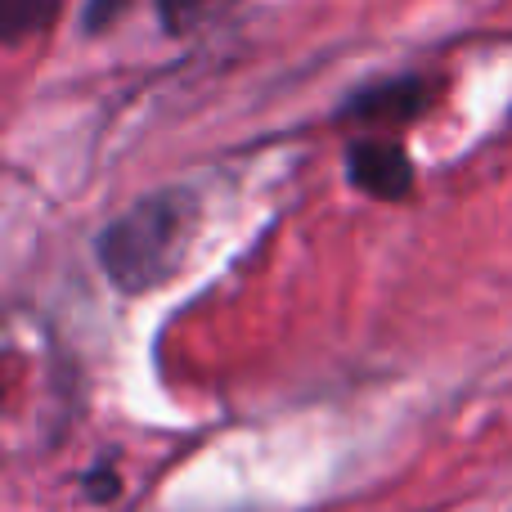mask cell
Instances as JSON below:
<instances>
[{
  "mask_svg": "<svg viewBox=\"0 0 512 512\" xmlns=\"http://www.w3.org/2000/svg\"><path fill=\"white\" fill-rule=\"evenodd\" d=\"M194 230L198 198L180 185L158 189V194H144L140 203H131L95 234V261L117 292L140 297V292L162 288L185 265Z\"/></svg>",
  "mask_w": 512,
  "mask_h": 512,
  "instance_id": "1",
  "label": "cell"
},
{
  "mask_svg": "<svg viewBox=\"0 0 512 512\" xmlns=\"http://www.w3.org/2000/svg\"><path fill=\"white\" fill-rule=\"evenodd\" d=\"M346 176L373 203H405L414 194V158L396 135H355L346 144Z\"/></svg>",
  "mask_w": 512,
  "mask_h": 512,
  "instance_id": "2",
  "label": "cell"
},
{
  "mask_svg": "<svg viewBox=\"0 0 512 512\" xmlns=\"http://www.w3.org/2000/svg\"><path fill=\"white\" fill-rule=\"evenodd\" d=\"M432 104V81L427 77H387L373 86L346 95L342 104V122H355L364 135H396L405 122H414L423 108Z\"/></svg>",
  "mask_w": 512,
  "mask_h": 512,
  "instance_id": "3",
  "label": "cell"
},
{
  "mask_svg": "<svg viewBox=\"0 0 512 512\" xmlns=\"http://www.w3.org/2000/svg\"><path fill=\"white\" fill-rule=\"evenodd\" d=\"M234 5H239V0H153L158 23H162V32H167V36L198 32V27H207L212 18L230 14Z\"/></svg>",
  "mask_w": 512,
  "mask_h": 512,
  "instance_id": "4",
  "label": "cell"
},
{
  "mask_svg": "<svg viewBox=\"0 0 512 512\" xmlns=\"http://www.w3.org/2000/svg\"><path fill=\"white\" fill-rule=\"evenodd\" d=\"M63 0H0V32H5L9 45L27 41V36L45 32L54 23Z\"/></svg>",
  "mask_w": 512,
  "mask_h": 512,
  "instance_id": "5",
  "label": "cell"
},
{
  "mask_svg": "<svg viewBox=\"0 0 512 512\" xmlns=\"http://www.w3.org/2000/svg\"><path fill=\"white\" fill-rule=\"evenodd\" d=\"M126 9H131V0H86V5H81V27H86V36H99V32H108Z\"/></svg>",
  "mask_w": 512,
  "mask_h": 512,
  "instance_id": "6",
  "label": "cell"
}]
</instances>
